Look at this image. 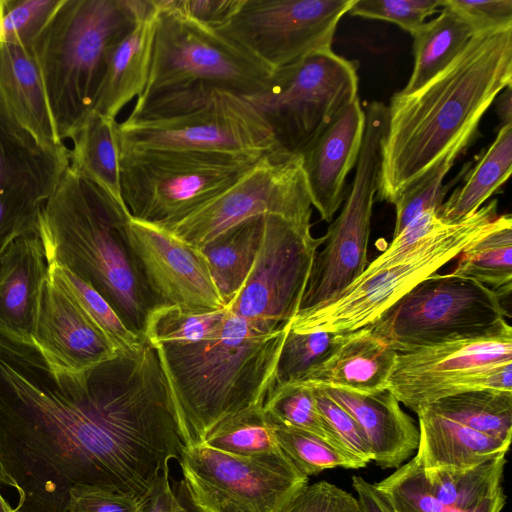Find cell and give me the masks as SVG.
<instances>
[{
	"label": "cell",
	"mask_w": 512,
	"mask_h": 512,
	"mask_svg": "<svg viewBox=\"0 0 512 512\" xmlns=\"http://www.w3.org/2000/svg\"><path fill=\"white\" fill-rule=\"evenodd\" d=\"M358 63L331 48L273 72L268 87L244 96L271 129L275 151L299 156L358 98Z\"/></svg>",
	"instance_id": "9"
},
{
	"label": "cell",
	"mask_w": 512,
	"mask_h": 512,
	"mask_svg": "<svg viewBox=\"0 0 512 512\" xmlns=\"http://www.w3.org/2000/svg\"><path fill=\"white\" fill-rule=\"evenodd\" d=\"M442 4L443 0H355L348 13L392 22L413 36Z\"/></svg>",
	"instance_id": "44"
},
{
	"label": "cell",
	"mask_w": 512,
	"mask_h": 512,
	"mask_svg": "<svg viewBox=\"0 0 512 512\" xmlns=\"http://www.w3.org/2000/svg\"><path fill=\"white\" fill-rule=\"evenodd\" d=\"M456 159V156L446 157L398 197L394 203L396 221L393 237L422 213L431 209L439 212L450 187L444 185L443 180Z\"/></svg>",
	"instance_id": "42"
},
{
	"label": "cell",
	"mask_w": 512,
	"mask_h": 512,
	"mask_svg": "<svg viewBox=\"0 0 512 512\" xmlns=\"http://www.w3.org/2000/svg\"><path fill=\"white\" fill-rule=\"evenodd\" d=\"M48 262L38 232L15 239L0 259V333L33 343Z\"/></svg>",
	"instance_id": "23"
},
{
	"label": "cell",
	"mask_w": 512,
	"mask_h": 512,
	"mask_svg": "<svg viewBox=\"0 0 512 512\" xmlns=\"http://www.w3.org/2000/svg\"><path fill=\"white\" fill-rule=\"evenodd\" d=\"M512 124L502 125L495 140L466 176L438 215L445 224H454L475 213L511 175Z\"/></svg>",
	"instance_id": "32"
},
{
	"label": "cell",
	"mask_w": 512,
	"mask_h": 512,
	"mask_svg": "<svg viewBox=\"0 0 512 512\" xmlns=\"http://www.w3.org/2000/svg\"><path fill=\"white\" fill-rule=\"evenodd\" d=\"M117 133L126 147L275 151L271 129L244 96L207 84L141 95Z\"/></svg>",
	"instance_id": "6"
},
{
	"label": "cell",
	"mask_w": 512,
	"mask_h": 512,
	"mask_svg": "<svg viewBox=\"0 0 512 512\" xmlns=\"http://www.w3.org/2000/svg\"><path fill=\"white\" fill-rule=\"evenodd\" d=\"M281 512H362L349 492L327 481L307 485Z\"/></svg>",
	"instance_id": "47"
},
{
	"label": "cell",
	"mask_w": 512,
	"mask_h": 512,
	"mask_svg": "<svg viewBox=\"0 0 512 512\" xmlns=\"http://www.w3.org/2000/svg\"><path fill=\"white\" fill-rule=\"evenodd\" d=\"M322 389L356 420L370 447L372 461L381 468L400 467L417 449L419 429L388 389L373 394Z\"/></svg>",
	"instance_id": "24"
},
{
	"label": "cell",
	"mask_w": 512,
	"mask_h": 512,
	"mask_svg": "<svg viewBox=\"0 0 512 512\" xmlns=\"http://www.w3.org/2000/svg\"><path fill=\"white\" fill-rule=\"evenodd\" d=\"M178 463L202 512H281L308 485L283 451L243 457L201 443L184 446Z\"/></svg>",
	"instance_id": "14"
},
{
	"label": "cell",
	"mask_w": 512,
	"mask_h": 512,
	"mask_svg": "<svg viewBox=\"0 0 512 512\" xmlns=\"http://www.w3.org/2000/svg\"><path fill=\"white\" fill-rule=\"evenodd\" d=\"M1 13H2V0H0V18H1Z\"/></svg>",
	"instance_id": "56"
},
{
	"label": "cell",
	"mask_w": 512,
	"mask_h": 512,
	"mask_svg": "<svg viewBox=\"0 0 512 512\" xmlns=\"http://www.w3.org/2000/svg\"><path fill=\"white\" fill-rule=\"evenodd\" d=\"M419 442L414 456L423 470H467L506 455L510 443L421 410Z\"/></svg>",
	"instance_id": "27"
},
{
	"label": "cell",
	"mask_w": 512,
	"mask_h": 512,
	"mask_svg": "<svg viewBox=\"0 0 512 512\" xmlns=\"http://www.w3.org/2000/svg\"><path fill=\"white\" fill-rule=\"evenodd\" d=\"M364 111L365 130L352 186L339 216L325 234L323 249L315 255L299 311L334 301L368 265L372 209L378 189L388 108L372 101Z\"/></svg>",
	"instance_id": "12"
},
{
	"label": "cell",
	"mask_w": 512,
	"mask_h": 512,
	"mask_svg": "<svg viewBox=\"0 0 512 512\" xmlns=\"http://www.w3.org/2000/svg\"><path fill=\"white\" fill-rule=\"evenodd\" d=\"M480 32L464 15L442 4L439 15L413 35L414 66L407 85L400 91H416L444 70Z\"/></svg>",
	"instance_id": "30"
},
{
	"label": "cell",
	"mask_w": 512,
	"mask_h": 512,
	"mask_svg": "<svg viewBox=\"0 0 512 512\" xmlns=\"http://www.w3.org/2000/svg\"><path fill=\"white\" fill-rule=\"evenodd\" d=\"M263 410L274 424L307 431L347 452L321 415L312 387L299 383L274 386Z\"/></svg>",
	"instance_id": "38"
},
{
	"label": "cell",
	"mask_w": 512,
	"mask_h": 512,
	"mask_svg": "<svg viewBox=\"0 0 512 512\" xmlns=\"http://www.w3.org/2000/svg\"><path fill=\"white\" fill-rule=\"evenodd\" d=\"M176 497L170 485L169 468L154 479L147 493L139 500L136 512H174Z\"/></svg>",
	"instance_id": "51"
},
{
	"label": "cell",
	"mask_w": 512,
	"mask_h": 512,
	"mask_svg": "<svg viewBox=\"0 0 512 512\" xmlns=\"http://www.w3.org/2000/svg\"><path fill=\"white\" fill-rule=\"evenodd\" d=\"M263 155L119 145L122 198L132 218L165 228L234 185Z\"/></svg>",
	"instance_id": "7"
},
{
	"label": "cell",
	"mask_w": 512,
	"mask_h": 512,
	"mask_svg": "<svg viewBox=\"0 0 512 512\" xmlns=\"http://www.w3.org/2000/svg\"><path fill=\"white\" fill-rule=\"evenodd\" d=\"M156 13L154 5V9L140 17L130 32L109 50L94 111L116 119L124 106L144 92L151 65Z\"/></svg>",
	"instance_id": "26"
},
{
	"label": "cell",
	"mask_w": 512,
	"mask_h": 512,
	"mask_svg": "<svg viewBox=\"0 0 512 512\" xmlns=\"http://www.w3.org/2000/svg\"><path fill=\"white\" fill-rule=\"evenodd\" d=\"M130 248L156 306L225 308L201 250L154 224L130 217Z\"/></svg>",
	"instance_id": "19"
},
{
	"label": "cell",
	"mask_w": 512,
	"mask_h": 512,
	"mask_svg": "<svg viewBox=\"0 0 512 512\" xmlns=\"http://www.w3.org/2000/svg\"><path fill=\"white\" fill-rule=\"evenodd\" d=\"M48 272L120 352L135 351L142 345L144 338L132 332L105 298L88 282L57 263H49Z\"/></svg>",
	"instance_id": "37"
},
{
	"label": "cell",
	"mask_w": 512,
	"mask_h": 512,
	"mask_svg": "<svg viewBox=\"0 0 512 512\" xmlns=\"http://www.w3.org/2000/svg\"><path fill=\"white\" fill-rule=\"evenodd\" d=\"M395 360L396 351L366 326L341 334L324 357L295 383L373 394L387 389Z\"/></svg>",
	"instance_id": "22"
},
{
	"label": "cell",
	"mask_w": 512,
	"mask_h": 512,
	"mask_svg": "<svg viewBox=\"0 0 512 512\" xmlns=\"http://www.w3.org/2000/svg\"><path fill=\"white\" fill-rule=\"evenodd\" d=\"M139 499L92 486L69 491L68 512H136Z\"/></svg>",
	"instance_id": "49"
},
{
	"label": "cell",
	"mask_w": 512,
	"mask_h": 512,
	"mask_svg": "<svg viewBox=\"0 0 512 512\" xmlns=\"http://www.w3.org/2000/svg\"><path fill=\"white\" fill-rule=\"evenodd\" d=\"M311 225L265 215L250 273L227 306L255 329L270 333L289 325L300 309L318 248Z\"/></svg>",
	"instance_id": "15"
},
{
	"label": "cell",
	"mask_w": 512,
	"mask_h": 512,
	"mask_svg": "<svg viewBox=\"0 0 512 512\" xmlns=\"http://www.w3.org/2000/svg\"><path fill=\"white\" fill-rule=\"evenodd\" d=\"M274 435L280 449L294 466L307 477L325 469L342 467L359 469L367 464L324 439L294 427L274 424Z\"/></svg>",
	"instance_id": "39"
},
{
	"label": "cell",
	"mask_w": 512,
	"mask_h": 512,
	"mask_svg": "<svg viewBox=\"0 0 512 512\" xmlns=\"http://www.w3.org/2000/svg\"><path fill=\"white\" fill-rule=\"evenodd\" d=\"M290 325L265 333L228 308L221 325L205 340L153 346L185 446L203 443L227 419L263 406L275 386Z\"/></svg>",
	"instance_id": "3"
},
{
	"label": "cell",
	"mask_w": 512,
	"mask_h": 512,
	"mask_svg": "<svg viewBox=\"0 0 512 512\" xmlns=\"http://www.w3.org/2000/svg\"><path fill=\"white\" fill-rule=\"evenodd\" d=\"M423 409L504 442H511L512 391H469L439 399Z\"/></svg>",
	"instance_id": "34"
},
{
	"label": "cell",
	"mask_w": 512,
	"mask_h": 512,
	"mask_svg": "<svg viewBox=\"0 0 512 512\" xmlns=\"http://www.w3.org/2000/svg\"><path fill=\"white\" fill-rule=\"evenodd\" d=\"M0 93L15 118L39 142L64 143L57 137L31 46L0 40Z\"/></svg>",
	"instance_id": "25"
},
{
	"label": "cell",
	"mask_w": 512,
	"mask_h": 512,
	"mask_svg": "<svg viewBox=\"0 0 512 512\" xmlns=\"http://www.w3.org/2000/svg\"><path fill=\"white\" fill-rule=\"evenodd\" d=\"M264 216L245 220L200 247L227 307L247 279L263 234Z\"/></svg>",
	"instance_id": "31"
},
{
	"label": "cell",
	"mask_w": 512,
	"mask_h": 512,
	"mask_svg": "<svg viewBox=\"0 0 512 512\" xmlns=\"http://www.w3.org/2000/svg\"><path fill=\"white\" fill-rule=\"evenodd\" d=\"M154 9L153 0H62L31 49L58 139L94 111L108 52Z\"/></svg>",
	"instance_id": "5"
},
{
	"label": "cell",
	"mask_w": 512,
	"mask_h": 512,
	"mask_svg": "<svg viewBox=\"0 0 512 512\" xmlns=\"http://www.w3.org/2000/svg\"><path fill=\"white\" fill-rule=\"evenodd\" d=\"M364 130L365 111L356 98L299 155L312 206L324 221L331 222L343 202Z\"/></svg>",
	"instance_id": "21"
},
{
	"label": "cell",
	"mask_w": 512,
	"mask_h": 512,
	"mask_svg": "<svg viewBox=\"0 0 512 512\" xmlns=\"http://www.w3.org/2000/svg\"><path fill=\"white\" fill-rule=\"evenodd\" d=\"M341 334L289 329L279 357L275 386L297 382L338 341Z\"/></svg>",
	"instance_id": "41"
},
{
	"label": "cell",
	"mask_w": 512,
	"mask_h": 512,
	"mask_svg": "<svg viewBox=\"0 0 512 512\" xmlns=\"http://www.w3.org/2000/svg\"><path fill=\"white\" fill-rule=\"evenodd\" d=\"M512 27L476 33L440 73L388 108L378 198L394 204L448 156L470 144L499 93L511 86Z\"/></svg>",
	"instance_id": "2"
},
{
	"label": "cell",
	"mask_w": 512,
	"mask_h": 512,
	"mask_svg": "<svg viewBox=\"0 0 512 512\" xmlns=\"http://www.w3.org/2000/svg\"><path fill=\"white\" fill-rule=\"evenodd\" d=\"M153 1L157 12L155 33L142 95L207 84L249 96L268 87L274 72L270 68L215 29L196 24Z\"/></svg>",
	"instance_id": "11"
},
{
	"label": "cell",
	"mask_w": 512,
	"mask_h": 512,
	"mask_svg": "<svg viewBox=\"0 0 512 512\" xmlns=\"http://www.w3.org/2000/svg\"><path fill=\"white\" fill-rule=\"evenodd\" d=\"M227 312L228 307L156 306L147 317L143 337L152 346L196 344L218 329Z\"/></svg>",
	"instance_id": "35"
},
{
	"label": "cell",
	"mask_w": 512,
	"mask_h": 512,
	"mask_svg": "<svg viewBox=\"0 0 512 512\" xmlns=\"http://www.w3.org/2000/svg\"><path fill=\"white\" fill-rule=\"evenodd\" d=\"M0 512H13L11 505L0 494Z\"/></svg>",
	"instance_id": "55"
},
{
	"label": "cell",
	"mask_w": 512,
	"mask_h": 512,
	"mask_svg": "<svg viewBox=\"0 0 512 512\" xmlns=\"http://www.w3.org/2000/svg\"><path fill=\"white\" fill-rule=\"evenodd\" d=\"M318 409L334 432L341 446L353 456L368 464L372 453L356 420L320 387H312Z\"/></svg>",
	"instance_id": "46"
},
{
	"label": "cell",
	"mask_w": 512,
	"mask_h": 512,
	"mask_svg": "<svg viewBox=\"0 0 512 512\" xmlns=\"http://www.w3.org/2000/svg\"><path fill=\"white\" fill-rule=\"evenodd\" d=\"M444 4L467 17L480 32L512 27L511 0H444Z\"/></svg>",
	"instance_id": "50"
},
{
	"label": "cell",
	"mask_w": 512,
	"mask_h": 512,
	"mask_svg": "<svg viewBox=\"0 0 512 512\" xmlns=\"http://www.w3.org/2000/svg\"><path fill=\"white\" fill-rule=\"evenodd\" d=\"M117 126L115 119L92 111L71 137L73 148L69 150V166L116 202L125 205L121 189Z\"/></svg>",
	"instance_id": "29"
},
{
	"label": "cell",
	"mask_w": 512,
	"mask_h": 512,
	"mask_svg": "<svg viewBox=\"0 0 512 512\" xmlns=\"http://www.w3.org/2000/svg\"><path fill=\"white\" fill-rule=\"evenodd\" d=\"M69 164L67 146L39 142L0 93V259L15 239L38 232L41 210Z\"/></svg>",
	"instance_id": "18"
},
{
	"label": "cell",
	"mask_w": 512,
	"mask_h": 512,
	"mask_svg": "<svg viewBox=\"0 0 512 512\" xmlns=\"http://www.w3.org/2000/svg\"><path fill=\"white\" fill-rule=\"evenodd\" d=\"M32 340L47 361L74 371L89 369L120 353L49 272Z\"/></svg>",
	"instance_id": "20"
},
{
	"label": "cell",
	"mask_w": 512,
	"mask_h": 512,
	"mask_svg": "<svg viewBox=\"0 0 512 512\" xmlns=\"http://www.w3.org/2000/svg\"><path fill=\"white\" fill-rule=\"evenodd\" d=\"M265 215L311 225L312 203L300 156L266 153L234 185L164 229L200 248L231 227Z\"/></svg>",
	"instance_id": "16"
},
{
	"label": "cell",
	"mask_w": 512,
	"mask_h": 512,
	"mask_svg": "<svg viewBox=\"0 0 512 512\" xmlns=\"http://www.w3.org/2000/svg\"><path fill=\"white\" fill-rule=\"evenodd\" d=\"M511 86L504 89V93L497 100V112L502 125L512 124Z\"/></svg>",
	"instance_id": "54"
},
{
	"label": "cell",
	"mask_w": 512,
	"mask_h": 512,
	"mask_svg": "<svg viewBox=\"0 0 512 512\" xmlns=\"http://www.w3.org/2000/svg\"><path fill=\"white\" fill-rule=\"evenodd\" d=\"M62 0H2L0 40L31 46Z\"/></svg>",
	"instance_id": "43"
},
{
	"label": "cell",
	"mask_w": 512,
	"mask_h": 512,
	"mask_svg": "<svg viewBox=\"0 0 512 512\" xmlns=\"http://www.w3.org/2000/svg\"><path fill=\"white\" fill-rule=\"evenodd\" d=\"M501 301L472 278L434 273L371 327L395 351H403L491 331L510 315Z\"/></svg>",
	"instance_id": "13"
},
{
	"label": "cell",
	"mask_w": 512,
	"mask_h": 512,
	"mask_svg": "<svg viewBox=\"0 0 512 512\" xmlns=\"http://www.w3.org/2000/svg\"><path fill=\"white\" fill-rule=\"evenodd\" d=\"M206 446L243 457H260L282 452L273 422L263 406L250 408L227 419L203 441Z\"/></svg>",
	"instance_id": "36"
},
{
	"label": "cell",
	"mask_w": 512,
	"mask_h": 512,
	"mask_svg": "<svg viewBox=\"0 0 512 512\" xmlns=\"http://www.w3.org/2000/svg\"><path fill=\"white\" fill-rule=\"evenodd\" d=\"M355 0H241L217 32L272 71L331 48Z\"/></svg>",
	"instance_id": "17"
},
{
	"label": "cell",
	"mask_w": 512,
	"mask_h": 512,
	"mask_svg": "<svg viewBox=\"0 0 512 512\" xmlns=\"http://www.w3.org/2000/svg\"><path fill=\"white\" fill-rule=\"evenodd\" d=\"M512 218L502 214L495 226L458 257L453 274L472 278L502 300L512 291Z\"/></svg>",
	"instance_id": "33"
},
{
	"label": "cell",
	"mask_w": 512,
	"mask_h": 512,
	"mask_svg": "<svg viewBox=\"0 0 512 512\" xmlns=\"http://www.w3.org/2000/svg\"><path fill=\"white\" fill-rule=\"evenodd\" d=\"M352 486L356 491L362 512H394L374 484L367 482L361 476H353Z\"/></svg>",
	"instance_id": "52"
},
{
	"label": "cell",
	"mask_w": 512,
	"mask_h": 512,
	"mask_svg": "<svg viewBox=\"0 0 512 512\" xmlns=\"http://www.w3.org/2000/svg\"><path fill=\"white\" fill-rule=\"evenodd\" d=\"M498 201L423 239L403 260L368 277H359L334 301L299 311L290 329L344 334L373 325L421 281L458 257L496 224Z\"/></svg>",
	"instance_id": "8"
},
{
	"label": "cell",
	"mask_w": 512,
	"mask_h": 512,
	"mask_svg": "<svg viewBox=\"0 0 512 512\" xmlns=\"http://www.w3.org/2000/svg\"><path fill=\"white\" fill-rule=\"evenodd\" d=\"M387 389L416 414L431 403L474 390L512 391V328L396 351Z\"/></svg>",
	"instance_id": "10"
},
{
	"label": "cell",
	"mask_w": 512,
	"mask_h": 512,
	"mask_svg": "<svg viewBox=\"0 0 512 512\" xmlns=\"http://www.w3.org/2000/svg\"><path fill=\"white\" fill-rule=\"evenodd\" d=\"M174 492L176 497L174 512H202L194 503L189 489L183 479L177 483Z\"/></svg>",
	"instance_id": "53"
},
{
	"label": "cell",
	"mask_w": 512,
	"mask_h": 512,
	"mask_svg": "<svg viewBox=\"0 0 512 512\" xmlns=\"http://www.w3.org/2000/svg\"><path fill=\"white\" fill-rule=\"evenodd\" d=\"M374 485L394 512H445L415 457Z\"/></svg>",
	"instance_id": "40"
},
{
	"label": "cell",
	"mask_w": 512,
	"mask_h": 512,
	"mask_svg": "<svg viewBox=\"0 0 512 512\" xmlns=\"http://www.w3.org/2000/svg\"><path fill=\"white\" fill-rule=\"evenodd\" d=\"M241 0H156L162 7L201 26L218 29L238 8Z\"/></svg>",
	"instance_id": "48"
},
{
	"label": "cell",
	"mask_w": 512,
	"mask_h": 512,
	"mask_svg": "<svg viewBox=\"0 0 512 512\" xmlns=\"http://www.w3.org/2000/svg\"><path fill=\"white\" fill-rule=\"evenodd\" d=\"M184 446L146 339L74 371L0 333V484L18 493L13 512H68L75 486L140 500Z\"/></svg>",
	"instance_id": "1"
},
{
	"label": "cell",
	"mask_w": 512,
	"mask_h": 512,
	"mask_svg": "<svg viewBox=\"0 0 512 512\" xmlns=\"http://www.w3.org/2000/svg\"><path fill=\"white\" fill-rule=\"evenodd\" d=\"M127 207L70 166L38 221L47 262L60 264L95 288L124 324L143 337L156 307L130 248Z\"/></svg>",
	"instance_id": "4"
},
{
	"label": "cell",
	"mask_w": 512,
	"mask_h": 512,
	"mask_svg": "<svg viewBox=\"0 0 512 512\" xmlns=\"http://www.w3.org/2000/svg\"><path fill=\"white\" fill-rule=\"evenodd\" d=\"M506 455L467 470H423L429 489L450 512H501ZM423 469V468H422Z\"/></svg>",
	"instance_id": "28"
},
{
	"label": "cell",
	"mask_w": 512,
	"mask_h": 512,
	"mask_svg": "<svg viewBox=\"0 0 512 512\" xmlns=\"http://www.w3.org/2000/svg\"><path fill=\"white\" fill-rule=\"evenodd\" d=\"M445 225L440 219L437 210L431 209L422 213L398 235L393 237L386 249L372 262L368 263L360 277H368L403 260L423 239Z\"/></svg>",
	"instance_id": "45"
}]
</instances>
